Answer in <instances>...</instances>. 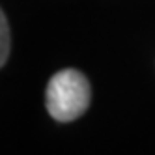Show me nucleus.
Here are the masks:
<instances>
[{"label": "nucleus", "mask_w": 155, "mask_h": 155, "mask_svg": "<svg viewBox=\"0 0 155 155\" xmlns=\"http://www.w3.org/2000/svg\"><path fill=\"white\" fill-rule=\"evenodd\" d=\"M90 82L77 69H62L51 77L45 103L49 114L62 124L73 121L90 107Z\"/></svg>", "instance_id": "nucleus-1"}, {"label": "nucleus", "mask_w": 155, "mask_h": 155, "mask_svg": "<svg viewBox=\"0 0 155 155\" xmlns=\"http://www.w3.org/2000/svg\"><path fill=\"white\" fill-rule=\"evenodd\" d=\"M9 26H8V21L4 12L0 9V68L6 64L8 56H9Z\"/></svg>", "instance_id": "nucleus-2"}]
</instances>
